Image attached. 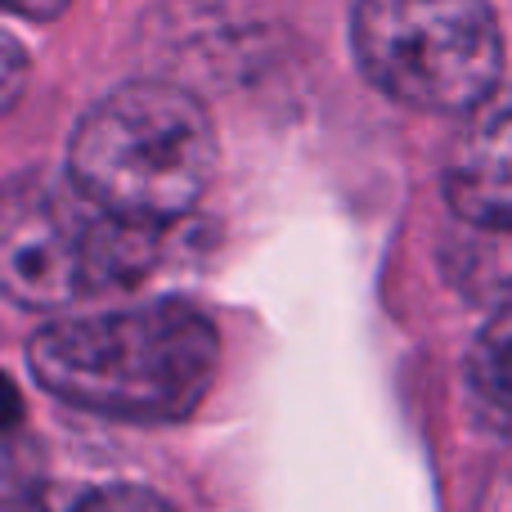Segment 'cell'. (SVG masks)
<instances>
[{"mask_svg": "<svg viewBox=\"0 0 512 512\" xmlns=\"http://www.w3.org/2000/svg\"><path fill=\"white\" fill-rule=\"evenodd\" d=\"M221 364L212 319L189 301H144L54 319L27 342V369L54 400L122 423H180Z\"/></svg>", "mask_w": 512, "mask_h": 512, "instance_id": "1", "label": "cell"}, {"mask_svg": "<svg viewBox=\"0 0 512 512\" xmlns=\"http://www.w3.org/2000/svg\"><path fill=\"white\" fill-rule=\"evenodd\" d=\"M216 176L207 108L167 81H131L81 113L68 140V180L95 207L135 225L194 212Z\"/></svg>", "mask_w": 512, "mask_h": 512, "instance_id": "2", "label": "cell"}, {"mask_svg": "<svg viewBox=\"0 0 512 512\" xmlns=\"http://www.w3.org/2000/svg\"><path fill=\"white\" fill-rule=\"evenodd\" d=\"M162 256V230L95 207L77 185L18 171L0 203V283L27 310H63L81 297L144 279Z\"/></svg>", "mask_w": 512, "mask_h": 512, "instance_id": "3", "label": "cell"}, {"mask_svg": "<svg viewBox=\"0 0 512 512\" xmlns=\"http://www.w3.org/2000/svg\"><path fill=\"white\" fill-rule=\"evenodd\" d=\"M351 50L382 95L418 113L472 117L504 77L490 0H355Z\"/></svg>", "mask_w": 512, "mask_h": 512, "instance_id": "4", "label": "cell"}, {"mask_svg": "<svg viewBox=\"0 0 512 512\" xmlns=\"http://www.w3.org/2000/svg\"><path fill=\"white\" fill-rule=\"evenodd\" d=\"M445 203L477 230H512V90L468 117L445 158Z\"/></svg>", "mask_w": 512, "mask_h": 512, "instance_id": "5", "label": "cell"}, {"mask_svg": "<svg viewBox=\"0 0 512 512\" xmlns=\"http://www.w3.org/2000/svg\"><path fill=\"white\" fill-rule=\"evenodd\" d=\"M468 387L486 414L512 423V306H504L477 333L468 351Z\"/></svg>", "mask_w": 512, "mask_h": 512, "instance_id": "6", "label": "cell"}, {"mask_svg": "<svg viewBox=\"0 0 512 512\" xmlns=\"http://www.w3.org/2000/svg\"><path fill=\"white\" fill-rule=\"evenodd\" d=\"M72 512H176L167 499H158L153 490H140V486H108V490H95L86 495Z\"/></svg>", "mask_w": 512, "mask_h": 512, "instance_id": "7", "label": "cell"}, {"mask_svg": "<svg viewBox=\"0 0 512 512\" xmlns=\"http://www.w3.org/2000/svg\"><path fill=\"white\" fill-rule=\"evenodd\" d=\"M23 72H27V54L18 50L14 36H5V86H0V99H5V108L18 104V86H23Z\"/></svg>", "mask_w": 512, "mask_h": 512, "instance_id": "8", "label": "cell"}, {"mask_svg": "<svg viewBox=\"0 0 512 512\" xmlns=\"http://www.w3.org/2000/svg\"><path fill=\"white\" fill-rule=\"evenodd\" d=\"M5 5H9V14H18V18H32V23H54V18L72 5V0H5Z\"/></svg>", "mask_w": 512, "mask_h": 512, "instance_id": "9", "label": "cell"}]
</instances>
